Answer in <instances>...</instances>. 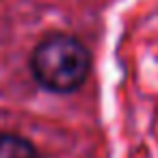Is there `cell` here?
Wrapping results in <instances>:
<instances>
[{
  "label": "cell",
  "instance_id": "1",
  "mask_svg": "<svg viewBox=\"0 0 158 158\" xmlns=\"http://www.w3.org/2000/svg\"><path fill=\"white\" fill-rule=\"evenodd\" d=\"M28 65L41 89L67 95L87 82L91 74V54L80 39L67 33H54L35 46Z\"/></svg>",
  "mask_w": 158,
  "mask_h": 158
},
{
  "label": "cell",
  "instance_id": "2",
  "mask_svg": "<svg viewBox=\"0 0 158 158\" xmlns=\"http://www.w3.org/2000/svg\"><path fill=\"white\" fill-rule=\"evenodd\" d=\"M0 158H39V152L22 134L0 132Z\"/></svg>",
  "mask_w": 158,
  "mask_h": 158
}]
</instances>
